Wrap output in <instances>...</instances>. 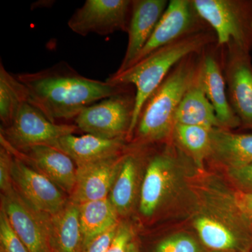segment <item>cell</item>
Masks as SVG:
<instances>
[{
    "label": "cell",
    "mask_w": 252,
    "mask_h": 252,
    "mask_svg": "<svg viewBox=\"0 0 252 252\" xmlns=\"http://www.w3.org/2000/svg\"><path fill=\"white\" fill-rule=\"evenodd\" d=\"M16 77L27 88L30 103L54 123L75 119L86 107L130 86L84 77L64 61Z\"/></svg>",
    "instance_id": "obj_1"
},
{
    "label": "cell",
    "mask_w": 252,
    "mask_h": 252,
    "mask_svg": "<svg viewBox=\"0 0 252 252\" xmlns=\"http://www.w3.org/2000/svg\"><path fill=\"white\" fill-rule=\"evenodd\" d=\"M214 41L216 36L213 32H198L157 50L124 72L109 76L106 81L111 84L135 88V109L127 141L132 139L146 101L172 69L187 56L202 54Z\"/></svg>",
    "instance_id": "obj_2"
},
{
    "label": "cell",
    "mask_w": 252,
    "mask_h": 252,
    "mask_svg": "<svg viewBox=\"0 0 252 252\" xmlns=\"http://www.w3.org/2000/svg\"><path fill=\"white\" fill-rule=\"evenodd\" d=\"M202 54L181 61L146 101L132 137L135 136L136 144L155 143L171 137L176 112L198 76Z\"/></svg>",
    "instance_id": "obj_3"
},
{
    "label": "cell",
    "mask_w": 252,
    "mask_h": 252,
    "mask_svg": "<svg viewBox=\"0 0 252 252\" xmlns=\"http://www.w3.org/2000/svg\"><path fill=\"white\" fill-rule=\"evenodd\" d=\"M200 18L210 26L217 46L232 43L252 51V0H192Z\"/></svg>",
    "instance_id": "obj_4"
},
{
    "label": "cell",
    "mask_w": 252,
    "mask_h": 252,
    "mask_svg": "<svg viewBox=\"0 0 252 252\" xmlns=\"http://www.w3.org/2000/svg\"><path fill=\"white\" fill-rule=\"evenodd\" d=\"M135 97L127 89L91 104L75 118V126L79 130L96 137L127 140Z\"/></svg>",
    "instance_id": "obj_5"
},
{
    "label": "cell",
    "mask_w": 252,
    "mask_h": 252,
    "mask_svg": "<svg viewBox=\"0 0 252 252\" xmlns=\"http://www.w3.org/2000/svg\"><path fill=\"white\" fill-rule=\"evenodd\" d=\"M77 130L75 125L51 122L27 102L22 104L9 127H1L0 135L13 148L21 151L36 145L54 147L60 139Z\"/></svg>",
    "instance_id": "obj_6"
},
{
    "label": "cell",
    "mask_w": 252,
    "mask_h": 252,
    "mask_svg": "<svg viewBox=\"0 0 252 252\" xmlns=\"http://www.w3.org/2000/svg\"><path fill=\"white\" fill-rule=\"evenodd\" d=\"M221 49L220 63L229 103L240 125L252 129V62L250 53L232 43Z\"/></svg>",
    "instance_id": "obj_7"
},
{
    "label": "cell",
    "mask_w": 252,
    "mask_h": 252,
    "mask_svg": "<svg viewBox=\"0 0 252 252\" xmlns=\"http://www.w3.org/2000/svg\"><path fill=\"white\" fill-rule=\"evenodd\" d=\"M132 3L130 0H86L69 18L68 27L83 36L127 32Z\"/></svg>",
    "instance_id": "obj_8"
},
{
    "label": "cell",
    "mask_w": 252,
    "mask_h": 252,
    "mask_svg": "<svg viewBox=\"0 0 252 252\" xmlns=\"http://www.w3.org/2000/svg\"><path fill=\"white\" fill-rule=\"evenodd\" d=\"M11 175L16 191L36 211L55 215L62 210L69 200L65 193L52 181L14 155Z\"/></svg>",
    "instance_id": "obj_9"
},
{
    "label": "cell",
    "mask_w": 252,
    "mask_h": 252,
    "mask_svg": "<svg viewBox=\"0 0 252 252\" xmlns=\"http://www.w3.org/2000/svg\"><path fill=\"white\" fill-rule=\"evenodd\" d=\"M206 26L194 8L192 0L170 1L153 34L132 65L163 46L189 34L207 30Z\"/></svg>",
    "instance_id": "obj_10"
},
{
    "label": "cell",
    "mask_w": 252,
    "mask_h": 252,
    "mask_svg": "<svg viewBox=\"0 0 252 252\" xmlns=\"http://www.w3.org/2000/svg\"><path fill=\"white\" fill-rule=\"evenodd\" d=\"M1 207L13 229L30 252H51L46 214L32 208L15 189L1 193Z\"/></svg>",
    "instance_id": "obj_11"
},
{
    "label": "cell",
    "mask_w": 252,
    "mask_h": 252,
    "mask_svg": "<svg viewBox=\"0 0 252 252\" xmlns=\"http://www.w3.org/2000/svg\"><path fill=\"white\" fill-rule=\"evenodd\" d=\"M0 141L1 146L14 157L41 172L69 196L72 194L77 179V165L67 154L48 145L32 146L19 151L13 148L2 135H0Z\"/></svg>",
    "instance_id": "obj_12"
},
{
    "label": "cell",
    "mask_w": 252,
    "mask_h": 252,
    "mask_svg": "<svg viewBox=\"0 0 252 252\" xmlns=\"http://www.w3.org/2000/svg\"><path fill=\"white\" fill-rule=\"evenodd\" d=\"M124 154L77 166L75 186L69 198L81 205L109 198Z\"/></svg>",
    "instance_id": "obj_13"
},
{
    "label": "cell",
    "mask_w": 252,
    "mask_h": 252,
    "mask_svg": "<svg viewBox=\"0 0 252 252\" xmlns=\"http://www.w3.org/2000/svg\"><path fill=\"white\" fill-rule=\"evenodd\" d=\"M166 0H133L131 7L127 49L119 74L128 69L153 34L158 23L167 9Z\"/></svg>",
    "instance_id": "obj_14"
},
{
    "label": "cell",
    "mask_w": 252,
    "mask_h": 252,
    "mask_svg": "<svg viewBox=\"0 0 252 252\" xmlns=\"http://www.w3.org/2000/svg\"><path fill=\"white\" fill-rule=\"evenodd\" d=\"M177 160L170 150L149 160L140 190V210L144 216L155 214L165 201L175 182Z\"/></svg>",
    "instance_id": "obj_15"
},
{
    "label": "cell",
    "mask_w": 252,
    "mask_h": 252,
    "mask_svg": "<svg viewBox=\"0 0 252 252\" xmlns=\"http://www.w3.org/2000/svg\"><path fill=\"white\" fill-rule=\"evenodd\" d=\"M199 78L222 128L231 130L241 126L228 100L221 63L214 51L209 50L201 54Z\"/></svg>",
    "instance_id": "obj_16"
},
{
    "label": "cell",
    "mask_w": 252,
    "mask_h": 252,
    "mask_svg": "<svg viewBox=\"0 0 252 252\" xmlns=\"http://www.w3.org/2000/svg\"><path fill=\"white\" fill-rule=\"evenodd\" d=\"M127 142L125 138L104 139L89 134H71L60 139L54 148L67 154L77 167L122 155Z\"/></svg>",
    "instance_id": "obj_17"
},
{
    "label": "cell",
    "mask_w": 252,
    "mask_h": 252,
    "mask_svg": "<svg viewBox=\"0 0 252 252\" xmlns=\"http://www.w3.org/2000/svg\"><path fill=\"white\" fill-rule=\"evenodd\" d=\"M46 217L51 252H83L79 205L69 198L62 210Z\"/></svg>",
    "instance_id": "obj_18"
},
{
    "label": "cell",
    "mask_w": 252,
    "mask_h": 252,
    "mask_svg": "<svg viewBox=\"0 0 252 252\" xmlns=\"http://www.w3.org/2000/svg\"><path fill=\"white\" fill-rule=\"evenodd\" d=\"M212 160L230 168L252 163V134L235 133L223 128L211 130Z\"/></svg>",
    "instance_id": "obj_19"
},
{
    "label": "cell",
    "mask_w": 252,
    "mask_h": 252,
    "mask_svg": "<svg viewBox=\"0 0 252 252\" xmlns=\"http://www.w3.org/2000/svg\"><path fill=\"white\" fill-rule=\"evenodd\" d=\"M194 225L202 243L210 251H252V233L234 231L221 222L206 216L197 218Z\"/></svg>",
    "instance_id": "obj_20"
},
{
    "label": "cell",
    "mask_w": 252,
    "mask_h": 252,
    "mask_svg": "<svg viewBox=\"0 0 252 252\" xmlns=\"http://www.w3.org/2000/svg\"><path fill=\"white\" fill-rule=\"evenodd\" d=\"M175 122V124L200 126L210 130L222 128L215 109L204 92L199 72L177 109Z\"/></svg>",
    "instance_id": "obj_21"
},
{
    "label": "cell",
    "mask_w": 252,
    "mask_h": 252,
    "mask_svg": "<svg viewBox=\"0 0 252 252\" xmlns=\"http://www.w3.org/2000/svg\"><path fill=\"white\" fill-rule=\"evenodd\" d=\"M119 217L109 198L79 205L84 250L94 239L119 224Z\"/></svg>",
    "instance_id": "obj_22"
},
{
    "label": "cell",
    "mask_w": 252,
    "mask_h": 252,
    "mask_svg": "<svg viewBox=\"0 0 252 252\" xmlns=\"http://www.w3.org/2000/svg\"><path fill=\"white\" fill-rule=\"evenodd\" d=\"M140 158L137 153L124 154L120 170L114 182L109 199L119 216L130 212L135 203Z\"/></svg>",
    "instance_id": "obj_23"
},
{
    "label": "cell",
    "mask_w": 252,
    "mask_h": 252,
    "mask_svg": "<svg viewBox=\"0 0 252 252\" xmlns=\"http://www.w3.org/2000/svg\"><path fill=\"white\" fill-rule=\"evenodd\" d=\"M29 102L26 86L16 76L8 72L2 63L0 64V119L3 127H9L25 102Z\"/></svg>",
    "instance_id": "obj_24"
},
{
    "label": "cell",
    "mask_w": 252,
    "mask_h": 252,
    "mask_svg": "<svg viewBox=\"0 0 252 252\" xmlns=\"http://www.w3.org/2000/svg\"><path fill=\"white\" fill-rule=\"evenodd\" d=\"M211 130L200 126L177 124L172 135L176 143L200 166L203 160L210 157Z\"/></svg>",
    "instance_id": "obj_25"
},
{
    "label": "cell",
    "mask_w": 252,
    "mask_h": 252,
    "mask_svg": "<svg viewBox=\"0 0 252 252\" xmlns=\"http://www.w3.org/2000/svg\"><path fill=\"white\" fill-rule=\"evenodd\" d=\"M154 252H203L201 245L193 236L185 233L166 237L154 248Z\"/></svg>",
    "instance_id": "obj_26"
},
{
    "label": "cell",
    "mask_w": 252,
    "mask_h": 252,
    "mask_svg": "<svg viewBox=\"0 0 252 252\" xmlns=\"http://www.w3.org/2000/svg\"><path fill=\"white\" fill-rule=\"evenodd\" d=\"M0 248L4 252H30L13 229L4 210L0 209Z\"/></svg>",
    "instance_id": "obj_27"
},
{
    "label": "cell",
    "mask_w": 252,
    "mask_h": 252,
    "mask_svg": "<svg viewBox=\"0 0 252 252\" xmlns=\"http://www.w3.org/2000/svg\"><path fill=\"white\" fill-rule=\"evenodd\" d=\"M13 155L7 149L1 146L0 149V189L1 193H7L14 189L11 167Z\"/></svg>",
    "instance_id": "obj_28"
},
{
    "label": "cell",
    "mask_w": 252,
    "mask_h": 252,
    "mask_svg": "<svg viewBox=\"0 0 252 252\" xmlns=\"http://www.w3.org/2000/svg\"><path fill=\"white\" fill-rule=\"evenodd\" d=\"M133 232L128 223H119L107 252H128L132 243Z\"/></svg>",
    "instance_id": "obj_29"
},
{
    "label": "cell",
    "mask_w": 252,
    "mask_h": 252,
    "mask_svg": "<svg viewBox=\"0 0 252 252\" xmlns=\"http://www.w3.org/2000/svg\"><path fill=\"white\" fill-rule=\"evenodd\" d=\"M230 177L240 191L252 192V163L238 168L228 169Z\"/></svg>",
    "instance_id": "obj_30"
},
{
    "label": "cell",
    "mask_w": 252,
    "mask_h": 252,
    "mask_svg": "<svg viewBox=\"0 0 252 252\" xmlns=\"http://www.w3.org/2000/svg\"><path fill=\"white\" fill-rule=\"evenodd\" d=\"M119 224L93 240L86 248H84L83 252H107L111 242L117 232Z\"/></svg>",
    "instance_id": "obj_31"
},
{
    "label": "cell",
    "mask_w": 252,
    "mask_h": 252,
    "mask_svg": "<svg viewBox=\"0 0 252 252\" xmlns=\"http://www.w3.org/2000/svg\"><path fill=\"white\" fill-rule=\"evenodd\" d=\"M235 203L243 218L252 226V192L239 190L235 196Z\"/></svg>",
    "instance_id": "obj_32"
},
{
    "label": "cell",
    "mask_w": 252,
    "mask_h": 252,
    "mask_svg": "<svg viewBox=\"0 0 252 252\" xmlns=\"http://www.w3.org/2000/svg\"><path fill=\"white\" fill-rule=\"evenodd\" d=\"M128 252H139L138 247L135 242H132L131 243L130 248H129Z\"/></svg>",
    "instance_id": "obj_33"
},
{
    "label": "cell",
    "mask_w": 252,
    "mask_h": 252,
    "mask_svg": "<svg viewBox=\"0 0 252 252\" xmlns=\"http://www.w3.org/2000/svg\"><path fill=\"white\" fill-rule=\"evenodd\" d=\"M209 252H232L210 251Z\"/></svg>",
    "instance_id": "obj_34"
},
{
    "label": "cell",
    "mask_w": 252,
    "mask_h": 252,
    "mask_svg": "<svg viewBox=\"0 0 252 252\" xmlns=\"http://www.w3.org/2000/svg\"><path fill=\"white\" fill-rule=\"evenodd\" d=\"M0 252H4V251H3L2 249H1V248H0Z\"/></svg>",
    "instance_id": "obj_35"
},
{
    "label": "cell",
    "mask_w": 252,
    "mask_h": 252,
    "mask_svg": "<svg viewBox=\"0 0 252 252\" xmlns=\"http://www.w3.org/2000/svg\"><path fill=\"white\" fill-rule=\"evenodd\" d=\"M251 252H252V251Z\"/></svg>",
    "instance_id": "obj_36"
}]
</instances>
